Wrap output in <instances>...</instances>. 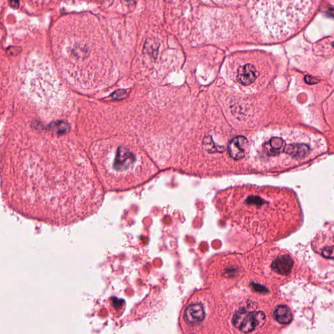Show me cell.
<instances>
[{"label": "cell", "mask_w": 334, "mask_h": 334, "mask_svg": "<svg viewBox=\"0 0 334 334\" xmlns=\"http://www.w3.org/2000/svg\"><path fill=\"white\" fill-rule=\"evenodd\" d=\"M220 212L247 233L263 240L283 238L301 220L300 208L251 194L221 207Z\"/></svg>", "instance_id": "6da1fadb"}, {"label": "cell", "mask_w": 334, "mask_h": 334, "mask_svg": "<svg viewBox=\"0 0 334 334\" xmlns=\"http://www.w3.org/2000/svg\"><path fill=\"white\" fill-rule=\"evenodd\" d=\"M257 77L256 67L251 64H246L238 69L237 80L244 86H249L255 81Z\"/></svg>", "instance_id": "ba28073f"}, {"label": "cell", "mask_w": 334, "mask_h": 334, "mask_svg": "<svg viewBox=\"0 0 334 334\" xmlns=\"http://www.w3.org/2000/svg\"><path fill=\"white\" fill-rule=\"evenodd\" d=\"M249 149V142L246 137L238 136L232 140L229 146L230 156L236 160L245 157Z\"/></svg>", "instance_id": "8992f818"}, {"label": "cell", "mask_w": 334, "mask_h": 334, "mask_svg": "<svg viewBox=\"0 0 334 334\" xmlns=\"http://www.w3.org/2000/svg\"><path fill=\"white\" fill-rule=\"evenodd\" d=\"M312 4L313 0H252L251 13L262 33L282 39L298 29Z\"/></svg>", "instance_id": "7a4b0ae2"}, {"label": "cell", "mask_w": 334, "mask_h": 334, "mask_svg": "<svg viewBox=\"0 0 334 334\" xmlns=\"http://www.w3.org/2000/svg\"><path fill=\"white\" fill-rule=\"evenodd\" d=\"M50 129L57 134H66L70 131V125L66 121H56V122H54L50 125Z\"/></svg>", "instance_id": "7c38bea8"}, {"label": "cell", "mask_w": 334, "mask_h": 334, "mask_svg": "<svg viewBox=\"0 0 334 334\" xmlns=\"http://www.w3.org/2000/svg\"><path fill=\"white\" fill-rule=\"evenodd\" d=\"M305 81L309 84H314L318 83V80L315 79V78L311 77V76L307 75L305 77Z\"/></svg>", "instance_id": "5bb4252c"}, {"label": "cell", "mask_w": 334, "mask_h": 334, "mask_svg": "<svg viewBox=\"0 0 334 334\" xmlns=\"http://www.w3.org/2000/svg\"><path fill=\"white\" fill-rule=\"evenodd\" d=\"M274 317L279 324H288L292 322L293 316L287 305H279L274 310Z\"/></svg>", "instance_id": "30bf717a"}, {"label": "cell", "mask_w": 334, "mask_h": 334, "mask_svg": "<svg viewBox=\"0 0 334 334\" xmlns=\"http://www.w3.org/2000/svg\"><path fill=\"white\" fill-rule=\"evenodd\" d=\"M206 317V311L202 303L192 302L189 303L184 309L183 322L189 329H195L203 324Z\"/></svg>", "instance_id": "277c9868"}, {"label": "cell", "mask_w": 334, "mask_h": 334, "mask_svg": "<svg viewBox=\"0 0 334 334\" xmlns=\"http://www.w3.org/2000/svg\"><path fill=\"white\" fill-rule=\"evenodd\" d=\"M134 160H135V156L133 153L126 147H120L115 158L114 169L118 171L127 170L134 163Z\"/></svg>", "instance_id": "52a82bcc"}, {"label": "cell", "mask_w": 334, "mask_h": 334, "mask_svg": "<svg viewBox=\"0 0 334 334\" xmlns=\"http://www.w3.org/2000/svg\"><path fill=\"white\" fill-rule=\"evenodd\" d=\"M309 151V147L305 144H289L284 147V152L296 159H303Z\"/></svg>", "instance_id": "9c48e42d"}, {"label": "cell", "mask_w": 334, "mask_h": 334, "mask_svg": "<svg viewBox=\"0 0 334 334\" xmlns=\"http://www.w3.org/2000/svg\"><path fill=\"white\" fill-rule=\"evenodd\" d=\"M127 92L125 90H120L116 91L112 94V98L114 99H121L126 96Z\"/></svg>", "instance_id": "4fadbf2b"}, {"label": "cell", "mask_w": 334, "mask_h": 334, "mask_svg": "<svg viewBox=\"0 0 334 334\" xmlns=\"http://www.w3.org/2000/svg\"><path fill=\"white\" fill-rule=\"evenodd\" d=\"M266 318L264 312L243 307L234 313L232 324L241 332L250 333L263 326Z\"/></svg>", "instance_id": "3957f363"}, {"label": "cell", "mask_w": 334, "mask_h": 334, "mask_svg": "<svg viewBox=\"0 0 334 334\" xmlns=\"http://www.w3.org/2000/svg\"><path fill=\"white\" fill-rule=\"evenodd\" d=\"M125 1L131 2V1H132V0H125Z\"/></svg>", "instance_id": "9a60e30c"}, {"label": "cell", "mask_w": 334, "mask_h": 334, "mask_svg": "<svg viewBox=\"0 0 334 334\" xmlns=\"http://www.w3.org/2000/svg\"><path fill=\"white\" fill-rule=\"evenodd\" d=\"M284 145L285 142L282 138L273 137L269 141L268 144H266V151L269 155H276L281 152Z\"/></svg>", "instance_id": "8fae6325"}, {"label": "cell", "mask_w": 334, "mask_h": 334, "mask_svg": "<svg viewBox=\"0 0 334 334\" xmlns=\"http://www.w3.org/2000/svg\"><path fill=\"white\" fill-rule=\"evenodd\" d=\"M294 265V262L290 256L281 254L273 258L269 268L275 275L287 277L291 274Z\"/></svg>", "instance_id": "5b68a950"}]
</instances>
